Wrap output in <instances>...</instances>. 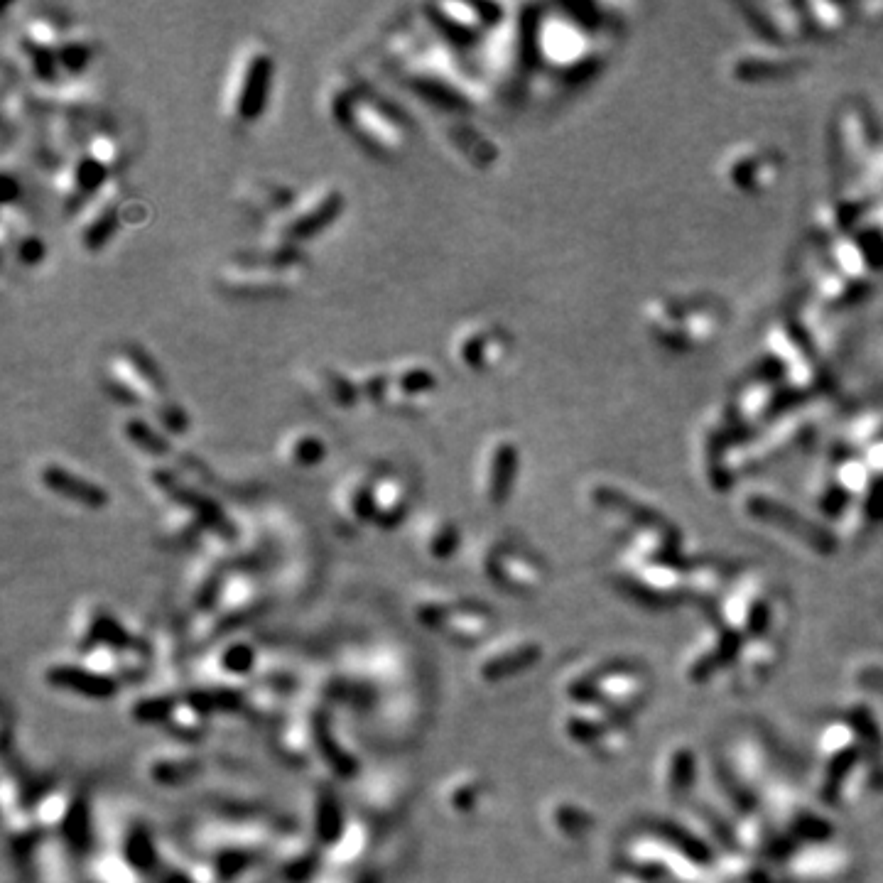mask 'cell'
I'll list each match as a JSON object with an SVG mask.
<instances>
[{
    "label": "cell",
    "instance_id": "6",
    "mask_svg": "<svg viewBox=\"0 0 883 883\" xmlns=\"http://www.w3.org/2000/svg\"><path fill=\"white\" fill-rule=\"evenodd\" d=\"M42 682L54 692H62V695L77 697V700H111L118 695L123 682H118L116 677L99 673L96 668H91L89 663L72 655V658H52L42 665L40 670Z\"/></svg>",
    "mask_w": 883,
    "mask_h": 883
},
{
    "label": "cell",
    "instance_id": "19",
    "mask_svg": "<svg viewBox=\"0 0 883 883\" xmlns=\"http://www.w3.org/2000/svg\"><path fill=\"white\" fill-rule=\"evenodd\" d=\"M518 471V452L511 442H498L489 454L484 471V498L491 506H501L511 496Z\"/></svg>",
    "mask_w": 883,
    "mask_h": 883
},
{
    "label": "cell",
    "instance_id": "26",
    "mask_svg": "<svg viewBox=\"0 0 883 883\" xmlns=\"http://www.w3.org/2000/svg\"><path fill=\"white\" fill-rule=\"evenodd\" d=\"M459 361L469 368H484L491 361V354L496 351L494 337H489V332H481V329H471L464 334L457 344Z\"/></svg>",
    "mask_w": 883,
    "mask_h": 883
},
{
    "label": "cell",
    "instance_id": "8",
    "mask_svg": "<svg viewBox=\"0 0 883 883\" xmlns=\"http://www.w3.org/2000/svg\"><path fill=\"white\" fill-rule=\"evenodd\" d=\"M106 381L111 393L128 405H148L160 398V376L153 361L138 349L121 351L108 364Z\"/></svg>",
    "mask_w": 883,
    "mask_h": 883
},
{
    "label": "cell",
    "instance_id": "25",
    "mask_svg": "<svg viewBox=\"0 0 883 883\" xmlns=\"http://www.w3.org/2000/svg\"><path fill=\"white\" fill-rule=\"evenodd\" d=\"M285 457L292 467L310 469L317 467V464L327 457V447H324L322 437L319 435H312V432H295L285 444Z\"/></svg>",
    "mask_w": 883,
    "mask_h": 883
},
{
    "label": "cell",
    "instance_id": "16",
    "mask_svg": "<svg viewBox=\"0 0 883 883\" xmlns=\"http://www.w3.org/2000/svg\"><path fill=\"white\" fill-rule=\"evenodd\" d=\"M118 224V199L116 189L111 184H104L99 192L91 197V202L86 204L84 216H81V243H84L86 251H99L101 246H106L108 238L113 236Z\"/></svg>",
    "mask_w": 883,
    "mask_h": 883
},
{
    "label": "cell",
    "instance_id": "4",
    "mask_svg": "<svg viewBox=\"0 0 883 883\" xmlns=\"http://www.w3.org/2000/svg\"><path fill=\"white\" fill-rule=\"evenodd\" d=\"M140 638V633L130 631L123 616L111 604L101 599H84L77 604L69 619V643L77 653L91 648L126 650Z\"/></svg>",
    "mask_w": 883,
    "mask_h": 883
},
{
    "label": "cell",
    "instance_id": "21",
    "mask_svg": "<svg viewBox=\"0 0 883 883\" xmlns=\"http://www.w3.org/2000/svg\"><path fill=\"white\" fill-rule=\"evenodd\" d=\"M417 543H420V550L425 552L427 560L447 562L452 560V557L459 552V547H462V533H459L457 523H454L452 518L435 516V518H427L425 523H422L420 535H417Z\"/></svg>",
    "mask_w": 883,
    "mask_h": 883
},
{
    "label": "cell",
    "instance_id": "24",
    "mask_svg": "<svg viewBox=\"0 0 883 883\" xmlns=\"http://www.w3.org/2000/svg\"><path fill=\"white\" fill-rule=\"evenodd\" d=\"M437 18V25L447 37L459 40V37L474 35L481 27V8L479 5H457V3H444L430 10Z\"/></svg>",
    "mask_w": 883,
    "mask_h": 883
},
{
    "label": "cell",
    "instance_id": "23",
    "mask_svg": "<svg viewBox=\"0 0 883 883\" xmlns=\"http://www.w3.org/2000/svg\"><path fill=\"white\" fill-rule=\"evenodd\" d=\"M663 790L670 798H682L697 776V761L690 749H670L663 758Z\"/></svg>",
    "mask_w": 883,
    "mask_h": 883
},
{
    "label": "cell",
    "instance_id": "3",
    "mask_svg": "<svg viewBox=\"0 0 883 883\" xmlns=\"http://www.w3.org/2000/svg\"><path fill=\"white\" fill-rule=\"evenodd\" d=\"M479 572L491 587L511 597H533L545 582L543 565L523 547L489 543L479 555Z\"/></svg>",
    "mask_w": 883,
    "mask_h": 883
},
{
    "label": "cell",
    "instance_id": "2",
    "mask_svg": "<svg viewBox=\"0 0 883 883\" xmlns=\"http://www.w3.org/2000/svg\"><path fill=\"white\" fill-rule=\"evenodd\" d=\"M543 658V643L530 633H506L486 641L476 653L471 673L481 685H501L528 673Z\"/></svg>",
    "mask_w": 883,
    "mask_h": 883
},
{
    "label": "cell",
    "instance_id": "5",
    "mask_svg": "<svg viewBox=\"0 0 883 883\" xmlns=\"http://www.w3.org/2000/svg\"><path fill=\"white\" fill-rule=\"evenodd\" d=\"M297 275V253H290L285 258H256L253 263L234 265L221 275V285L238 297H275L290 292L297 283Z\"/></svg>",
    "mask_w": 883,
    "mask_h": 883
},
{
    "label": "cell",
    "instance_id": "29",
    "mask_svg": "<svg viewBox=\"0 0 883 883\" xmlns=\"http://www.w3.org/2000/svg\"><path fill=\"white\" fill-rule=\"evenodd\" d=\"M89 155L94 157V160L99 162L101 167H106V170H111V167L116 165L118 148H116V143H113V140L108 138V135H101V138H96L94 143H91Z\"/></svg>",
    "mask_w": 883,
    "mask_h": 883
},
{
    "label": "cell",
    "instance_id": "30",
    "mask_svg": "<svg viewBox=\"0 0 883 883\" xmlns=\"http://www.w3.org/2000/svg\"><path fill=\"white\" fill-rule=\"evenodd\" d=\"M310 883H376L361 871H324L319 869Z\"/></svg>",
    "mask_w": 883,
    "mask_h": 883
},
{
    "label": "cell",
    "instance_id": "7",
    "mask_svg": "<svg viewBox=\"0 0 883 883\" xmlns=\"http://www.w3.org/2000/svg\"><path fill=\"white\" fill-rule=\"evenodd\" d=\"M270 84H273V57L253 47L241 57L231 81L229 104L238 121H258L268 106Z\"/></svg>",
    "mask_w": 883,
    "mask_h": 883
},
{
    "label": "cell",
    "instance_id": "1",
    "mask_svg": "<svg viewBox=\"0 0 883 883\" xmlns=\"http://www.w3.org/2000/svg\"><path fill=\"white\" fill-rule=\"evenodd\" d=\"M410 611L425 631L435 633L452 646H484L491 641L496 628V614L491 606L444 587L417 589Z\"/></svg>",
    "mask_w": 883,
    "mask_h": 883
},
{
    "label": "cell",
    "instance_id": "11",
    "mask_svg": "<svg viewBox=\"0 0 883 883\" xmlns=\"http://www.w3.org/2000/svg\"><path fill=\"white\" fill-rule=\"evenodd\" d=\"M373 847V827L371 820L364 815L351 812L349 822L341 834L329 844L319 859V869L324 871H359L368 852Z\"/></svg>",
    "mask_w": 883,
    "mask_h": 883
},
{
    "label": "cell",
    "instance_id": "15",
    "mask_svg": "<svg viewBox=\"0 0 883 883\" xmlns=\"http://www.w3.org/2000/svg\"><path fill=\"white\" fill-rule=\"evenodd\" d=\"M349 123L354 133L359 135L361 143H366L368 150H373V153L390 155L403 145V130L376 104L354 101Z\"/></svg>",
    "mask_w": 883,
    "mask_h": 883
},
{
    "label": "cell",
    "instance_id": "9",
    "mask_svg": "<svg viewBox=\"0 0 883 883\" xmlns=\"http://www.w3.org/2000/svg\"><path fill=\"white\" fill-rule=\"evenodd\" d=\"M204 758L192 744L172 741L170 746H157L140 761V776L155 788H182L204 773Z\"/></svg>",
    "mask_w": 883,
    "mask_h": 883
},
{
    "label": "cell",
    "instance_id": "14",
    "mask_svg": "<svg viewBox=\"0 0 883 883\" xmlns=\"http://www.w3.org/2000/svg\"><path fill=\"white\" fill-rule=\"evenodd\" d=\"M40 484L54 496L64 498L69 503H77V506L89 508V511H101L108 506V491L96 481L86 479V476L74 474L72 469H67L64 464H45L40 469Z\"/></svg>",
    "mask_w": 883,
    "mask_h": 883
},
{
    "label": "cell",
    "instance_id": "13",
    "mask_svg": "<svg viewBox=\"0 0 883 883\" xmlns=\"http://www.w3.org/2000/svg\"><path fill=\"white\" fill-rule=\"evenodd\" d=\"M341 209H344V197L339 189H324V192L314 194L310 202L302 204L295 214L287 216L285 224L280 226V236L290 238V241L317 236L319 231L339 219Z\"/></svg>",
    "mask_w": 883,
    "mask_h": 883
},
{
    "label": "cell",
    "instance_id": "18",
    "mask_svg": "<svg viewBox=\"0 0 883 883\" xmlns=\"http://www.w3.org/2000/svg\"><path fill=\"white\" fill-rule=\"evenodd\" d=\"M410 491L398 476L373 479V525L393 530L408 518Z\"/></svg>",
    "mask_w": 883,
    "mask_h": 883
},
{
    "label": "cell",
    "instance_id": "27",
    "mask_svg": "<svg viewBox=\"0 0 883 883\" xmlns=\"http://www.w3.org/2000/svg\"><path fill=\"white\" fill-rule=\"evenodd\" d=\"M388 378H390L388 395H393V390H398V395H403V398H415V395L430 393L437 383L435 373H430L427 368L420 366H408Z\"/></svg>",
    "mask_w": 883,
    "mask_h": 883
},
{
    "label": "cell",
    "instance_id": "10",
    "mask_svg": "<svg viewBox=\"0 0 883 883\" xmlns=\"http://www.w3.org/2000/svg\"><path fill=\"white\" fill-rule=\"evenodd\" d=\"M486 798H489V785L481 773L476 771H454L442 778L437 785V803L444 810V815L454 820H469L484 810Z\"/></svg>",
    "mask_w": 883,
    "mask_h": 883
},
{
    "label": "cell",
    "instance_id": "20",
    "mask_svg": "<svg viewBox=\"0 0 883 883\" xmlns=\"http://www.w3.org/2000/svg\"><path fill=\"white\" fill-rule=\"evenodd\" d=\"M337 516L349 530H361L364 525H373V481L349 479L341 486L337 496Z\"/></svg>",
    "mask_w": 883,
    "mask_h": 883
},
{
    "label": "cell",
    "instance_id": "22",
    "mask_svg": "<svg viewBox=\"0 0 883 883\" xmlns=\"http://www.w3.org/2000/svg\"><path fill=\"white\" fill-rule=\"evenodd\" d=\"M157 883H221L214 864L199 854H162L160 869L155 874Z\"/></svg>",
    "mask_w": 883,
    "mask_h": 883
},
{
    "label": "cell",
    "instance_id": "12",
    "mask_svg": "<svg viewBox=\"0 0 883 883\" xmlns=\"http://www.w3.org/2000/svg\"><path fill=\"white\" fill-rule=\"evenodd\" d=\"M351 812H346L341 803L337 788L329 783H317L310 793V805H307V820H310V837L319 847V852L329 847L339 837L341 830L349 822Z\"/></svg>",
    "mask_w": 883,
    "mask_h": 883
},
{
    "label": "cell",
    "instance_id": "17",
    "mask_svg": "<svg viewBox=\"0 0 883 883\" xmlns=\"http://www.w3.org/2000/svg\"><path fill=\"white\" fill-rule=\"evenodd\" d=\"M543 820L552 837L562 839V842H579L587 834H592L594 825H597V820H594V815L587 807L567 798L550 800L545 805Z\"/></svg>",
    "mask_w": 883,
    "mask_h": 883
},
{
    "label": "cell",
    "instance_id": "28",
    "mask_svg": "<svg viewBox=\"0 0 883 883\" xmlns=\"http://www.w3.org/2000/svg\"><path fill=\"white\" fill-rule=\"evenodd\" d=\"M123 430H126V437L135 444V447L145 449L148 454H165L167 442L162 440V437L157 435V432L145 420L133 417V420L126 422V427H123Z\"/></svg>",
    "mask_w": 883,
    "mask_h": 883
}]
</instances>
